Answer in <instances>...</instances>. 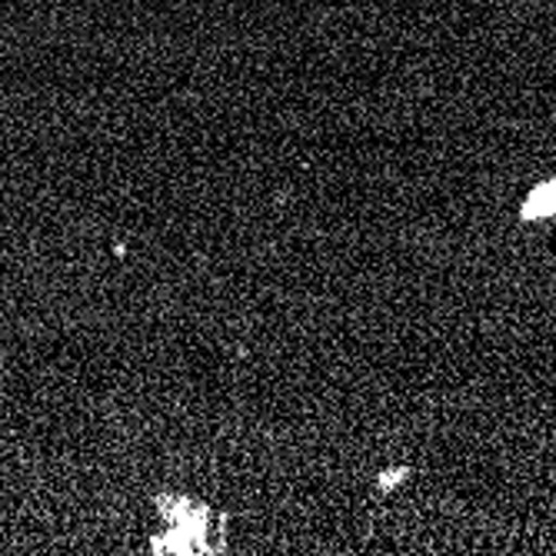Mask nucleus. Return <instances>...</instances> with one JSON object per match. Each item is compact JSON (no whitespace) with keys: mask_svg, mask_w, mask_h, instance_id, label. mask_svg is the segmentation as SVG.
Returning <instances> with one entry per match:
<instances>
[{"mask_svg":"<svg viewBox=\"0 0 556 556\" xmlns=\"http://www.w3.org/2000/svg\"><path fill=\"white\" fill-rule=\"evenodd\" d=\"M556 214V177L540 184L520 207V217L523 220H543V217H553Z\"/></svg>","mask_w":556,"mask_h":556,"instance_id":"1","label":"nucleus"},{"mask_svg":"<svg viewBox=\"0 0 556 556\" xmlns=\"http://www.w3.org/2000/svg\"><path fill=\"white\" fill-rule=\"evenodd\" d=\"M403 477H407V470H393V473H383L380 477V490H390L393 483H400Z\"/></svg>","mask_w":556,"mask_h":556,"instance_id":"2","label":"nucleus"}]
</instances>
